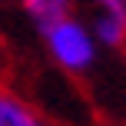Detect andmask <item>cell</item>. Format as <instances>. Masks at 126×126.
<instances>
[{
  "label": "cell",
  "instance_id": "cell-5",
  "mask_svg": "<svg viewBox=\"0 0 126 126\" xmlns=\"http://www.w3.org/2000/svg\"><path fill=\"white\" fill-rule=\"evenodd\" d=\"M123 3H126V0H123Z\"/></svg>",
  "mask_w": 126,
  "mask_h": 126
},
{
  "label": "cell",
  "instance_id": "cell-4",
  "mask_svg": "<svg viewBox=\"0 0 126 126\" xmlns=\"http://www.w3.org/2000/svg\"><path fill=\"white\" fill-rule=\"evenodd\" d=\"M20 7H23V13L30 17V23L37 27V30H43V27L57 23L63 17H73L76 0H20Z\"/></svg>",
  "mask_w": 126,
  "mask_h": 126
},
{
  "label": "cell",
  "instance_id": "cell-3",
  "mask_svg": "<svg viewBox=\"0 0 126 126\" xmlns=\"http://www.w3.org/2000/svg\"><path fill=\"white\" fill-rule=\"evenodd\" d=\"M0 126H50V123L0 83Z\"/></svg>",
  "mask_w": 126,
  "mask_h": 126
},
{
  "label": "cell",
  "instance_id": "cell-2",
  "mask_svg": "<svg viewBox=\"0 0 126 126\" xmlns=\"http://www.w3.org/2000/svg\"><path fill=\"white\" fill-rule=\"evenodd\" d=\"M93 17H90V33L96 47L106 50H126V3L123 0H90Z\"/></svg>",
  "mask_w": 126,
  "mask_h": 126
},
{
  "label": "cell",
  "instance_id": "cell-1",
  "mask_svg": "<svg viewBox=\"0 0 126 126\" xmlns=\"http://www.w3.org/2000/svg\"><path fill=\"white\" fill-rule=\"evenodd\" d=\"M40 37H43V47H47V53H50V60L57 63L63 73L83 76L86 70H93L100 47H96L90 27L83 23L80 17H63L57 23L43 27Z\"/></svg>",
  "mask_w": 126,
  "mask_h": 126
}]
</instances>
